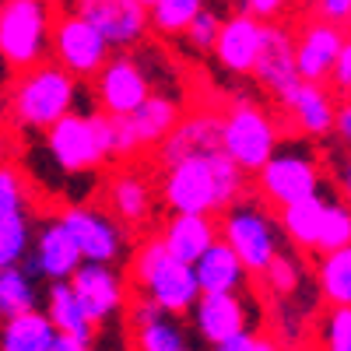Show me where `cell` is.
<instances>
[{"mask_svg":"<svg viewBox=\"0 0 351 351\" xmlns=\"http://www.w3.org/2000/svg\"><path fill=\"white\" fill-rule=\"evenodd\" d=\"M200 8L204 0H158V4L148 8V18L152 28H158L162 36H183Z\"/></svg>","mask_w":351,"mask_h":351,"instance_id":"cell-31","label":"cell"},{"mask_svg":"<svg viewBox=\"0 0 351 351\" xmlns=\"http://www.w3.org/2000/svg\"><path fill=\"white\" fill-rule=\"evenodd\" d=\"M112 46L106 36L77 11H67L60 18H53V32H49V53L67 74L74 77H95L99 67L109 60Z\"/></svg>","mask_w":351,"mask_h":351,"instance_id":"cell-7","label":"cell"},{"mask_svg":"<svg viewBox=\"0 0 351 351\" xmlns=\"http://www.w3.org/2000/svg\"><path fill=\"white\" fill-rule=\"evenodd\" d=\"M281 109L288 112V120L295 123L306 137H324L327 130H334V116H337V102L319 81H299L288 95L278 99Z\"/></svg>","mask_w":351,"mask_h":351,"instance_id":"cell-19","label":"cell"},{"mask_svg":"<svg viewBox=\"0 0 351 351\" xmlns=\"http://www.w3.org/2000/svg\"><path fill=\"white\" fill-rule=\"evenodd\" d=\"M218 25H221V18H218L215 11L200 8V11H197V18H193V21H190V28H186V36H190V43H193V46L211 49V46H215V36H218Z\"/></svg>","mask_w":351,"mask_h":351,"instance_id":"cell-38","label":"cell"},{"mask_svg":"<svg viewBox=\"0 0 351 351\" xmlns=\"http://www.w3.org/2000/svg\"><path fill=\"white\" fill-rule=\"evenodd\" d=\"M106 204H109V215L120 225H144L152 218L155 190L148 176H141L137 169H120L106 183Z\"/></svg>","mask_w":351,"mask_h":351,"instance_id":"cell-21","label":"cell"},{"mask_svg":"<svg viewBox=\"0 0 351 351\" xmlns=\"http://www.w3.org/2000/svg\"><path fill=\"white\" fill-rule=\"evenodd\" d=\"M21 267L32 278L43 274L49 281H67L81 267V253H77L74 239L67 236V228L60 221H49L36 236V250H32L28 260H21Z\"/></svg>","mask_w":351,"mask_h":351,"instance_id":"cell-20","label":"cell"},{"mask_svg":"<svg viewBox=\"0 0 351 351\" xmlns=\"http://www.w3.org/2000/svg\"><path fill=\"white\" fill-rule=\"evenodd\" d=\"M53 0H0V60L25 71L49 53Z\"/></svg>","mask_w":351,"mask_h":351,"instance_id":"cell-5","label":"cell"},{"mask_svg":"<svg viewBox=\"0 0 351 351\" xmlns=\"http://www.w3.org/2000/svg\"><path fill=\"white\" fill-rule=\"evenodd\" d=\"M256 186L267 204L285 208L291 200L319 193V165L302 152H274L263 169H256Z\"/></svg>","mask_w":351,"mask_h":351,"instance_id":"cell-9","label":"cell"},{"mask_svg":"<svg viewBox=\"0 0 351 351\" xmlns=\"http://www.w3.org/2000/svg\"><path fill=\"white\" fill-rule=\"evenodd\" d=\"M193 324L204 344H221L228 337H236L250 324V306L236 295V291H200V299L193 302Z\"/></svg>","mask_w":351,"mask_h":351,"instance_id":"cell-16","label":"cell"},{"mask_svg":"<svg viewBox=\"0 0 351 351\" xmlns=\"http://www.w3.org/2000/svg\"><path fill=\"white\" fill-rule=\"evenodd\" d=\"M278 144L281 130L274 116L253 99H232L221 109V152L243 172L263 169V162L278 152Z\"/></svg>","mask_w":351,"mask_h":351,"instance_id":"cell-6","label":"cell"},{"mask_svg":"<svg viewBox=\"0 0 351 351\" xmlns=\"http://www.w3.org/2000/svg\"><path fill=\"white\" fill-rule=\"evenodd\" d=\"M337 183H341V193H344V200H351V158L341 165V172H337Z\"/></svg>","mask_w":351,"mask_h":351,"instance_id":"cell-46","label":"cell"},{"mask_svg":"<svg viewBox=\"0 0 351 351\" xmlns=\"http://www.w3.org/2000/svg\"><path fill=\"white\" fill-rule=\"evenodd\" d=\"M56 341V330L49 316L39 309H25L18 316H8L0 327V351H49Z\"/></svg>","mask_w":351,"mask_h":351,"instance_id":"cell-26","label":"cell"},{"mask_svg":"<svg viewBox=\"0 0 351 351\" xmlns=\"http://www.w3.org/2000/svg\"><path fill=\"white\" fill-rule=\"evenodd\" d=\"M334 130L341 134V141L351 148V99L337 106V116H334Z\"/></svg>","mask_w":351,"mask_h":351,"instance_id":"cell-43","label":"cell"},{"mask_svg":"<svg viewBox=\"0 0 351 351\" xmlns=\"http://www.w3.org/2000/svg\"><path fill=\"white\" fill-rule=\"evenodd\" d=\"M351 243V208L348 204H324V218H319V232H316V250L330 253Z\"/></svg>","mask_w":351,"mask_h":351,"instance_id":"cell-32","label":"cell"},{"mask_svg":"<svg viewBox=\"0 0 351 351\" xmlns=\"http://www.w3.org/2000/svg\"><path fill=\"white\" fill-rule=\"evenodd\" d=\"M250 344H253V334H250V330H239L236 337H228V341L215 344V351H246Z\"/></svg>","mask_w":351,"mask_h":351,"instance_id":"cell-44","label":"cell"},{"mask_svg":"<svg viewBox=\"0 0 351 351\" xmlns=\"http://www.w3.org/2000/svg\"><path fill=\"white\" fill-rule=\"evenodd\" d=\"M218 236L236 250V256L243 260V267L250 274H263V267L278 253L274 221L253 204H239V200L228 204L225 218L218 221Z\"/></svg>","mask_w":351,"mask_h":351,"instance_id":"cell-8","label":"cell"},{"mask_svg":"<svg viewBox=\"0 0 351 351\" xmlns=\"http://www.w3.org/2000/svg\"><path fill=\"white\" fill-rule=\"evenodd\" d=\"M246 351H278V344L267 341V337H253V344H250Z\"/></svg>","mask_w":351,"mask_h":351,"instance_id":"cell-47","label":"cell"},{"mask_svg":"<svg viewBox=\"0 0 351 351\" xmlns=\"http://www.w3.org/2000/svg\"><path fill=\"white\" fill-rule=\"evenodd\" d=\"M158 316H165V309L155 302V299H137L134 306H130V319H134V327H141V324H152V319H158Z\"/></svg>","mask_w":351,"mask_h":351,"instance_id":"cell-41","label":"cell"},{"mask_svg":"<svg viewBox=\"0 0 351 351\" xmlns=\"http://www.w3.org/2000/svg\"><path fill=\"white\" fill-rule=\"evenodd\" d=\"M56 221L67 228V236L74 239L81 260H95V263L120 260V253H123V228L109 211L81 208L77 204V208H67Z\"/></svg>","mask_w":351,"mask_h":351,"instance_id":"cell-11","label":"cell"},{"mask_svg":"<svg viewBox=\"0 0 351 351\" xmlns=\"http://www.w3.org/2000/svg\"><path fill=\"white\" fill-rule=\"evenodd\" d=\"M43 313L49 316L53 330L60 334V337L92 341L95 324H92V316L84 313V306L77 302L71 281H53V285H49V291H46V309H43Z\"/></svg>","mask_w":351,"mask_h":351,"instance_id":"cell-25","label":"cell"},{"mask_svg":"<svg viewBox=\"0 0 351 351\" xmlns=\"http://www.w3.org/2000/svg\"><path fill=\"white\" fill-rule=\"evenodd\" d=\"M148 95H152V77L144 74L141 60L130 53L109 56L95 74V102L106 116L134 112Z\"/></svg>","mask_w":351,"mask_h":351,"instance_id":"cell-10","label":"cell"},{"mask_svg":"<svg viewBox=\"0 0 351 351\" xmlns=\"http://www.w3.org/2000/svg\"><path fill=\"white\" fill-rule=\"evenodd\" d=\"M221 148V112L218 109H193L190 116H180L172 134L158 144V162L162 169L172 162H183L193 155H208Z\"/></svg>","mask_w":351,"mask_h":351,"instance_id":"cell-15","label":"cell"},{"mask_svg":"<svg viewBox=\"0 0 351 351\" xmlns=\"http://www.w3.org/2000/svg\"><path fill=\"white\" fill-rule=\"evenodd\" d=\"M49 351H92V348H88V341H74V337H60V334H56Z\"/></svg>","mask_w":351,"mask_h":351,"instance_id":"cell-45","label":"cell"},{"mask_svg":"<svg viewBox=\"0 0 351 351\" xmlns=\"http://www.w3.org/2000/svg\"><path fill=\"white\" fill-rule=\"evenodd\" d=\"M316 281H319V295L330 306H351V243L324 253L316 267Z\"/></svg>","mask_w":351,"mask_h":351,"instance_id":"cell-28","label":"cell"},{"mask_svg":"<svg viewBox=\"0 0 351 351\" xmlns=\"http://www.w3.org/2000/svg\"><path fill=\"white\" fill-rule=\"evenodd\" d=\"M77 106V77L60 64H32L18 71L8 92V116L25 130H46Z\"/></svg>","mask_w":351,"mask_h":351,"instance_id":"cell-2","label":"cell"},{"mask_svg":"<svg viewBox=\"0 0 351 351\" xmlns=\"http://www.w3.org/2000/svg\"><path fill=\"white\" fill-rule=\"evenodd\" d=\"M28 190L25 172L18 165H0V218L4 215H28Z\"/></svg>","mask_w":351,"mask_h":351,"instance_id":"cell-34","label":"cell"},{"mask_svg":"<svg viewBox=\"0 0 351 351\" xmlns=\"http://www.w3.org/2000/svg\"><path fill=\"white\" fill-rule=\"evenodd\" d=\"M106 134H109V155L112 158H134L141 152V144L134 137V127H130V116H106Z\"/></svg>","mask_w":351,"mask_h":351,"instance_id":"cell-36","label":"cell"},{"mask_svg":"<svg viewBox=\"0 0 351 351\" xmlns=\"http://www.w3.org/2000/svg\"><path fill=\"white\" fill-rule=\"evenodd\" d=\"M309 4H313V0H309Z\"/></svg>","mask_w":351,"mask_h":351,"instance_id":"cell-51","label":"cell"},{"mask_svg":"<svg viewBox=\"0 0 351 351\" xmlns=\"http://www.w3.org/2000/svg\"><path fill=\"white\" fill-rule=\"evenodd\" d=\"M215 239H218V221L211 215H172L169 225L162 228L165 250L183 263H197V256Z\"/></svg>","mask_w":351,"mask_h":351,"instance_id":"cell-23","label":"cell"},{"mask_svg":"<svg viewBox=\"0 0 351 351\" xmlns=\"http://www.w3.org/2000/svg\"><path fill=\"white\" fill-rule=\"evenodd\" d=\"M327 351H351V306H334L324 324Z\"/></svg>","mask_w":351,"mask_h":351,"instance_id":"cell-37","label":"cell"},{"mask_svg":"<svg viewBox=\"0 0 351 351\" xmlns=\"http://www.w3.org/2000/svg\"><path fill=\"white\" fill-rule=\"evenodd\" d=\"M0 155H4V130H0Z\"/></svg>","mask_w":351,"mask_h":351,"instance_id":"cell-49","label":"cell"},{"mask_svg":"<svg viewBox=\"0 0 351 351\" xmlns=\"http://www.w3.org/2000/svg\"><path fill=\"white\" fill-rule=\"evenodd\" d=\"M28 246H32V221H28V215L0 218V271L21 263L28 256Z\"/></svg>","mask_w":351,"mask_h":351,"instance_id":"cell-30","label":"cell"},{"mask_svg":"<svg viewBox=\"0 0 351 351\" xmlns=\"http://www.w3.org/2000/svg\"><path fill=\"white\" fill-rule=\"evenodd\" d=\"M324 197L309 193L302 200H291L285 208H278V225L281 232L302 250H316V232H319V218H324Z\"/></svg>","mask_w":351,"mask_h":351,"instance_id":"cell-27","label":"cell"},{"mask_svg":"<svg viewBox=\"0 0 351 351\" xmlns=\"http://www.w3.org/2000/svg\"><path fill=\"white\" fill-rule=\"evenodd\" d=\"M46 134V152L53 165L67 176H88L99 172L109 155V134H106V112H67L60 116Z\"/></svg>","mask_w":351,"mask_h":351,"instance_id":"cell-4","label":"cell"},{"mask_svg":"<svg viewBox=\"0 0 351 351\" xmlns=\"http://www.w3.org/2000/svg\"><path fill=\"white\" fill-rule=\"evenodd\" d=\"M183 351H190V348H183Z\"/></svg>","mask_w":351,"mask_h":351,"instance_id":"cell-50","label":"cell"},{"mask_svg":"<svg viewBox=\"0 0 351 351\" xmlns=\"http://www.w3.org/2000/svg\"><path fill=\"white\" fill-rule=\"evenodd\" d=\"M127 116H130V127H134V137L141 144V152H152L172 134V127L180 123V116H183V109L169 95H148Z\"/></svg>","mask_w":351,"mask_h":351,"instance_id":"cell-24","label":"cell"},{"mask_svg":"<svg viewBox=\"0 0 351 351\" xmlns=\"http://www.w3.org/2000/svg\"><path fill=\"white\" fill-rule=\"evenodd\" d=\"M25 309H36V285L21 263L0 271V319L18 316Z\"/></svg>","mask_w":351,"mask_h":351,"instance_id":"cell-29","label":"cell"},{"mask_svg":"<svg viewBox=\"0 0 351 351\" xmlns=\"http://www.w3.org/2000/svg\"><path fill=\"white\" fill-rule=\"evenodd\" d=\"M285 8H288V0H246V11H250V14H256L260 21L278 18Z\"/></svg>","mask_w":351,"mask_h":351,"instance_id":"cell-42","label":"cell"},{"mask_svg":"<svg viewBox=\"0 0 351 351\" xmlns=\"http://www.w3.org/2000/svg\"><path fill=\"white\" fill-rule=\"evenodd\" d=\"M344 25H334V21H324V18H306L291 43H295V67H299V77L302 81H319L324 84L330 77V67L337 60V53L344 46Z\"/></svg>","mask_w":351,"mask_h":351,"instance_id":"cell-13","label":"cell"},{"mask_svg":"<svg viewBox=\"0 0 351 351\" xmlns=\"http://www.w3.org/2000/svg\"><path fill=\"white\" fill-rule=\"evenodd\" d=\"M327 81H334V92H341V95L351 99V39H344V46L337 53V60H334Z\"/></svg>","mask_w":351,"mask_h":351,"instance_id":"cell-39","label":"cell"},{"mask_svg":"<svg viewBox=\"0 0 351 351\" xmlns=\"http://www.w3.org/2000/svg\"><path fill=\"white\" fill-rule=\"evenodd\" d=\"M77 302L84 306V313L92 316V324L109 319L116 309H123V281L109 263H95V260H81V267L67 278Z\"/></svg>","mask_w":351,"mask_h":351,"instance_id":"cell-18","label":"cell"},{"mask_svg":"<svg viewBox=\"0 0 351 351\" xmlns=\"http://www.w3.org/2000/svg\"><path fill=\"white\" fill-rule=\"evenodd\" d=\"M74 11L92 21L109 46H120V49L137 46L152 28L148 8L137 4V0H77Z\"/></svg>","mask_w":351,"mask_h":351,"instance_id":"cell-12","label":"cell"},{"mask_svg":"<svg viewBox=\"0 0 351 351\" xmlns=\"http://www.w3.org/2000/svg\"><path fill=\"white\" fill-rule=\"evenodd\" d=\"M137 348L141 351H183L186 348V337L169 319V313H165V316L152 319V324H141L137 327Z\"/></svg>","mask_w":351,"mask_h":351,"instance_id":"cell-33","label":"cell"},{"mask_svg":"<svg viewBox=\"0 0 351 351\" xmlns=\"http://www.w3.org/2000/svg\"><path fill=\"white\" fill-rule=\"evenodd\" d=\"M193 274H197V285L200 291H239L246 285V267L243 260L236 256V250H232L221 236L204 250L193 263Z\"/></svg>","mask_w":351,"mask_h":351,"instance_id":"cell-22","label":"cell"},{"mask_svg":"<svg viewBox=\"0 0 351 351\" xmlns=\"http://www.w3.org/2000/svg\"><path fill=\"white\" fill-rule=\"evenodd\" d=\"M134 281L141 285V291L148 299H155L169 316L193 309V302L200 299V285L193 274V263L176 260L162 236L158 239H144L134 253Z\"/></svg>","mask_w":351,"mask_h":351,"instance_id":"cell-3","label":"cell"},{"mask_svg":"<svg viewBox=\"0 0 351 351\" xmlns=\"http://www.w3.org/2000/svg\"><path fill=\"white\" fill-rule=\"evenodd\" d=\"M246 190V172L221 148L165 165L162 200L172 215H215L236 204Z\"/></svg>","mask_w":351,"mask_h":351,"instance_id":"cell-1","label":"cell"},{"mask_svg":"<svg viewBox=\"0 0 351 351\" xmlns=\"http://www.w3.org/2000/svg\"><path fill=\"white\" fill-rule=\"evenodd\" d=\"M313 8L324 21H334V25L351 21V0H313Z\"/></svg>","mask_w":351,"mask_h":351,"instance_id":"cell-40","label":"cell"},{"mask_svg":"<svg viewBox=\"0 0 351 351\" xmlns=\"http://www.w3.org/2000/svg\"><path fill=\"white\" fill-rule=\"evenodd\" d=\"M253 74L278 99L288 95L291 88L302 81L299 77V67H295V43H291V32H288L285 25H274V21L263 25V46H260Z\"/></svg>","mask_w":351,"mask_h":351,"instance_id":"cell-17","label":"cell"},{"mask_svg":"<svg viewBox=\"0 0 351 351\" xmlns=\"http://www.w3.org/2000/svg\"><path fill=\"white\" fill-rule=\"evenodd\" d=\"M299 263L285 256V253H274V260L263 267V281H267V288L274 291V295H291V291L299 288Z\"/></svg>","mask_w":351,"mask_h":351,"instance_id":"cell-35","label":"cell"},{"mask_svg":"<svg viewBox=\"0 0 351 351\" xmlns=\"http://www.w3.org/2000/svg\"><path fill=\"white\" fill-rule=\"evenodd\" d=\"M137 4H144V8H152V4H158V0H137Z\"/></svg>","mask_w":351,"mask_h":351,"instance_id":"cell-48","label":"cell"},{"mask_svg":"<svg viewBox=\"0 0 351 351\" xmlns=\"http://www.w3.org/2000/svg\"><path fill=\"white\" fill-rule=\"evenodd\" d=\"M263 25L267 21H260L250 11H236V14L221 18L215 46H211L215 60L232 74H253L260 46H263Z\"/></svg>","mask_w":351,"mask_h":351,"instance_id":"cell-14","label":"cell"},{"mask_svg":"<svg viewBox=\"0 0 351 351\" xmlns=\"http://www.w3.org/2000/svg\"><path fill=\"white\" fill-rule=\"evenodd\" d=\"M348 25H351V21H348Z\"/></svg>","mask_w":351,"mask_h":351,"instance_id":"cell-52","label":"cell"}]
</instances>
